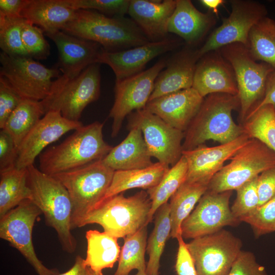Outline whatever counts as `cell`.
Returning a JSON list of instances; mask_svg holds the SVG:
<instances>
[{
	"instance_id": "cell-30",
	"label": "cell",
	"mask_w": 275,
	"mask_h": 275,
	"mask_svg": "<svg viewBox=\"0 0 275 275\" xmlns=\"http://www.w3.org/2000/svg\"><path fill=\"white\" fill-rule=\"evenodd\" d=\"M208 185L185 181L170 199V215L172 230L171 237L181 235L183 222L194 209L196 204L208 189Z\"/></svg>"
},
{
	"instance_id": "cell-47",
	"label": "cell",
	"mask_w": 275,
	"mask_h": 275,
	"mask_svg": "<svg viewBox=\"0 0 275 275\" xmlns=\"http://www.w3.org/2000/svg\"><path fill=\"white\" fill-rule=\"evenodd\" d=\"M266 105H272L275 108V70L270 73L267 78L264 97L251 111L246 117Z\"/></svg>"
},
{
	"instance_id": "cell-36",
	"label": "cell",
	"mask_w": 275,
	"mask_h": 275,
	"mask_svg": "<svg viewBox=\"0 0 275 275\" xmlns=\"http://www.w3.org/2000/svg\"><path fill=\"white\" fill-rule=\"evenodd\" d=\"M147 226L124 238L114 275H128L131 270L146 271L145 255L147 244Z\"/></svg>"
},
{
	"instance_id": "cell-48",
	"label": "cell",
	"mask_w": 275,
	"mask_h": 275,
	"mask_svg": "<svg viewBox=\"0 0 275 275\" xmlns=\"http://www.w3.org/2000/svg\"><path fill=\"white\" fill-rule=\"evenodd\" d=\"M30 0H0V15L9 17H22L21 13Z\"/></svg>"
},
{
	"instance_id": "cell-50",
	"label": "cell",
	"mask_w": 275,
	"mask_h": 275,
	"mask_svg": "<svg viewBox=\"0 0 275 275\" xmlns=\"http://www.w3.org/2000/svg\"><path fill=\"white\" fill-rule=\"evenodd\" d=\"M200 2L216 15H217L218 7L223 5L225 2L223 0H201Z\"/></svg>"
},
{
	"instance_id": "cell-17",
	"label": "cell",
	"mask_w": 275,
	"mask_h": 275,
	"mask_svg": "<svg viewBox=\"0 0 275 275\" xmlns=\"http://www.w3.org/2000/svg\"><path fill=\"white\" fill-rule=\"evenodd\" d=\"M251 138L243 133L228 143L214 147L200 145L190 150H183L182 155L187 164L186 182L208 185L214 176Z\"/></svg>"
},
{
	"instance_id": "cell-11",
	"label": "cell",
	"mask_w": 275,
	"mask_h": 275,
	"mask_svg": "<svg viewBox=\"0 0 275 275\" xmlns=\"http://www.w3.org/2000/svg\"><path fill=\"white\" fill-rule=\"evenodd\" d=\"M186 244L198 275H228L242 247L241 240L224 229Z\"/></svg>"
},
{
	"instance_id": "cell-24",
	"label": "cell",
	"mask_w": 275,
	"mask_h": 275,
	"mask_svg": "<svg viewBox=\"0 0 275 275\" xmlns=\"http://www.w3.org/2000/svg\"><path fill=\"white\" fill-rule=\"evenodd\" d=\"M200 58L197 50L184 49L177 53L165 70L157 76L150 100L192 88L194 73Z\"/></svg>"
},
{
	"instance_id": "cell-12",
	"label": "cell",
	"mask_w": 275,
	"mask_h": 275,
	"mask_svg": "<svg viewBox=\"0 0 275 275\" xmlns=\"http://www.w3.org/2000/svg\"><path fill=\"white\" fill-rule=\"evenodd\" d=\"M41 213L31 200L23 201L0 218V237L17 249L38 275H59L57 269H50L43 264L33 246V229Z\"/></svg>"
},
{
	"instance_id": "cell-45",
	"label": "cell",
	"mask_w": 275,
	"mask_h": 275,
	"mask_svg": "<svg viewBox=\"0 0 275 275\" xmlns=\"http://www.w3.org/2000/svg\"><path fill=\"white\" fill-rule=\"evenodd\" d=\"M178 248L175 262L177 275H198L193 258L182 236L177 238Z\"/></svg>"
},
{
	"instance_id": "cell-32",
	"label": "cell",
	"mask_w": 275,
	"mask_h": 275,
	"mask_svg": "<svg viewBox=\"0 0 275 275\" xmlns=\"http://www.w3.org/2000/svg\"><path fill=\"white\" fill-rule=\"evenodd\" d=\"M45 114L41 101L23 98L8 118L4 128L17 147Z\"/></svg>"
},
{
	"instance_id": "cell-8",
	"label": "cell",
	"mask_w": 275,
	"mask_h": 275,
	"mask_svg": "<svg viewBox=\"0 0 275 275\" xmlns=\"http://www.w3.org/2000/svg\"><path fill=\"white\" fill-rule=\"evenodd\" d=\"M218 50L233 69L240 101L239 118L242 122L264 97L267 78L274 69L267 63L256 61L242 43L228 44Z\"/></svg>"
},
{
	"instance_id": "cell-2",
	"label": "cell",
	"mask_w": 275,
	"mask_h": 275,
	"mask_svg": "<svg viewBox=\"0 0 275 275\" xmlns=\"http://www.w3.org/2000/svg\"><path fill=\"white\" fill-rule=\"evenodd\" d=\"M238 95L210 94L205 98L197 114L184 132L183 150L195 148L209 140L226 144L244 133L234 122L232 113L239 109Z\"/></svg>"
},
{
	"instance_id": "cell-35",
	"label": "cell",
	"mask_w": 275,
	"mask_h": 275,
	"mask_svg": "<svg viewBox=\"0 0 275 275\" xmlns=\"http://www.w3.org/2000/svg\"><path fill=\"white\" fill-rule=\"evenodd\" d=\"M187 164L182 155L180 159L166 173L155 186L147 190L151 201L149 222L151 223L157 210L168 200L186 181Z\"/></svg>"
},
{
	"instance_id": "cell-33",
	"label": "cell",
	"mask_w": 275,
	"mask_h": 275,
	"mask_svg": "<svg viewBox=\"0 0 275 275\" xmlns=\"http://www.w3.org/2000/svg\"><path fill=\"white\" fill-rule=\"evenodd\" d=\"M155 214L154 227L146 248L149 256L146 270L148 275H159L160 258L172 230L169 203L160 207Z\"/></svg>"
},
{
	"instance_id": "cell-1",
	"label": "cell",
	"mask_w": 275,
	"mask_h": 275,
	"mask_svg": "<svg viewBox=\"0 0 275 275\" xmlns=\"http://www.w3.org/2000/svg\"><path fill=\"white\" fill-rule=\"evenodd\" d=\"M69 35L100 44L107 51H118L150 41L132 20L109 17L92 10H77L75 18L62 29Z\"/></svg>"
},
{
	"instance_id": "cell-4",
	"label": "cell",
	"mask_w": 275,
	"mask_h": 275,
	"mask_svg": "<svg viewBox=\"0 0 275 275\" xmlns=\"http://www.w3.org/2000/svg\"><path fill=\"white\" fill-rule=\"evenodd\" d=\"M27 169L31 201L43 214L46 224L56 231L62 249L73 253L77 241L71 232L72 205L67 190L59 181L34 164Z\"/></svg>"
},
{
	"instance_id": "cell-10",
	"label": "cell",
	"mask_w": 275,
	"mask_h": 275,
	"mask_svg": "<svg viewBox=\"0 0 275 275\" xmlns=\"http://www.w3.org/2000/svg\"><path fill=\"white\" fill-rule=\"evenodd\" d=\"M0 76L22 98L42 101L49 95L54 78L61 75L58 68H49L30 57L2 52Z\"/></svg>"
},
{
	"instance_id": "cell-18",
	"label": "cell",
	"mask_w": 275,
	"mask_h": 275,
	"mask_svg": "<svg viewBox=\"0 0 275 275\" xmlns=\"http://www.w3.org/2000/svg\"><path fill=\"white\" fill-rule=\"evenodd\" d=\"M82 125L80 121L66 119L59 112H47L19 146L16 168H27L33 165L36 157L45 147L67 132Z\"/></svg>"
},
{
	"instance_id": "cell-43",
	"label": "cell",
	"mask_w": 275,
	"mask_h": 275,
	"mask_svg": "<svg viewBox=\"0 0 275 275\" xmlns=\"http://www.w3.org/2000/svg\"><path fill=\"white\" fill-rule=\"evenodd\" d=\"M228 275H267V272L253 253L241 250Z\"/></svg>"
},
{
	"instance_id": "cell-52",
	"label": "cell",
	"mask_w": 275,
	"mask_h": 275,
	"mask_svg": "<svg viewBox=\"0 0 275 275\" xmlns=\"http://www.w3.org/2000/svg\"><path fill=\"white\" fill-rule=\"evenodd\" d=\"M134 275H148L146 271H138V272Z\"/></svg>"
},
{
	"instance_id": "cell-29",
	"label": "cell",
	"mask_w": 275,
	"mask_h": 275,
	"mask_svg": "<svg viewBox=\"0 0 275 275\" xmlns=\"http://www.w3.org/2000/svg\"><path fill=\"white\" fill-rule=\"evenodd\" d=\"M170 168L158 161L143 169L116 171L103 201L130 189H150L158 184Z\"/></svg>"
},
{
	"instance_id": "cell-6",
	"label": "cell",
	"mask_w": 275,
	"mask_h": 275,
	"mask_svg": "<svg viewBox=\"0 0 275 275\" xmlns=\"http://www.w3.org/2000/svg\"><path fill=\"white\" fill-rule=\"evenodd\" d=\"M151 207V201L147 191L142 190L128 197L121 193L104 200L91 211L80 228L96 224L104 232L118 238H124L147 226Z\"/></svg>"
},
{
	"instance_id": "cell-22",
	"label": "cell",
	"mask_w": 275,
	"mask_h": 275,
	"mask_svg": "<svg viewBox=\"0 0 275 275\" xmlns=\"http://www.w3.org/2000/svg\"><path fill=\"white\" fill-rule=\"evenodd\" d=\"M204 98L190 88L150 100L145 108L184 132L197 114Z\"/></svg>"
},
{
	"instance_id": "cell-26",
	"label": "cell",
	"mask_w": 275,
	"mask_h": 275,
	"mask_svg": "<svg viewBox=\"0 0 275 275\" xmlns=\"http://www.w3.org/2000/svg\"><path fill=\"white\" fill-rule=\"evenodd\" d=\"M129 129L125 139L113 147L102 159L115 171L143 169L153 163L140 128L133 127Z\"/></svg>"
},
{
	"instance_id": "cell-20",
	"label": "cell",
	"mask_w": 275,
	"mask_h": 275,
	"mask_svg": "<svg viewBox=\"0 0 275 275\" xmlns=\"http://www.w3.org/2000/svg\"><path fill=\"white\" fill-rule=\"evenodd\" d=\"M192 88L203 98L215 93L238 94L233 69L218 50L207 52L198 61Z\"/></svg>"
},
{
	"instance_id": "cell-40",
	"label": "cell",
	"mask_w": 275,
	"mask_h": 275,
	"mask_svg": "<svg viewBox=\"0 0 275 275\" xmlns=\"http://www.w3.org/2000/svg\"><path fill=\"white\" fill-rule=\"evenodd\" d=\"M75 10L96 11L109 17L124 16L128 13L130 0H67Z\"/></svg>"
},
{
	"instance_id": "cell-19",
	"label": "cell",
	"mask_w": 275,
	"mask_h": 275,
	"mask_svg": "<svg viewBox=\"0 0 275 275\" xmlns=\"http://www.w3.org/2000/svg\"><path fill=\"white\" fill-rule=\"evenodd\" d=\"M178 44L176 41L166 38L121 51L111 52L104 49L99 56L98 63L109 66L115 74L117 82L142 72L148 62L174 49Z\"/></svg>"
},
{
	"instance_id": "cell-41",
	"label": "cell",
	"mask_w": 275,
	"mask_h": 275,
	"mask_svg": "<svg viewBox=\"0 0 275 275\" xmlns=\"http://www.w3.org/2000/svg\"><path fill=\"white\" fill-rule=\"evenodd\" d=\"M242 222L251 226L256 237L275 232V196Z\"/></svg>"
},
{
	"instance_id": "cell-16",
	"label": "cell",
	"mask_w": 275,
	"mask_h": 275,
	"mask_svg": "<svg viewBox=\"0 0 275 275\" xmlns=\"http://www.w3.org/2000/svg\"><path fill=\"white\" fill-rule=\"evenodd\" d=\"M232 191L216 193L207 190L183 222V238L193 239L215 233L225 226L238 225L240 222L233 216L229 206Z\"/></svg>"
},
{
	"instance_id": "cell-15",
	"label": "cell",
	"mask_w": 275,
	"mask_h": 275,
	"mask_svg": "<svg viewBox=\"0 0 275 275\" xmlns=\"http://www.w3.org/2000/svg\"><path fill=\"white\" fill-rule=\"evenodd\" d=\"M166 65V61L160 60L147 70L116 82L115 101L109 114L113 119L112 138L118 135L126 116L145 108L155 80Z\"/></svg>"
},
{
	"instance_id": "cell-7",
	"label": "cell",
	"mask_w": 275,
	"mask_h": 275,
	"mask_svg": "<svg viewBox=\"0 0 275 275\" xmlns=\"http://www.w3.org/2000/svg\"><path fill=\"white\" fill-rule=\"evenodd\" d=\"M100 94L99 64H94L74 78L63 75L54 79L49 95L42 103L45 114L60 112L66 119L80 121L86 107L96 101Z\"/></svg>"
},
{
	"instance_id": "cell-28",
	"label": "cell",
	"mask_w": 275,
	"mask_h": 275,
	"mask_svg": "<svg viewBox=\"0 0 275 275\" xmlns=\"http://www.w3.org/2000/svg\"><path fill=\"white\" fill-rule=\"evenodd\" d=\"M87 249L85 263L96 275L111 268L118 261L121 249L118 238L104 231L90 230L86 233Z\"/></svg>"
},
{
	"instance_id": "cell-9",
	"label": "cell",
	"mask_w": 275,
	"mask_h": 275,
	"mask_svg": "<svg viewBox=\"0 0 275 275\" xmlns=\"http://www.w3.org/2000/svg\"><path fill=\"white\" fill-rule=\"evenodd\" d=\"M210 181L208 190L222 193L236 190L275 166V152L260 141L251 138Z\"/></svg>"
},
{
	"instance_id": "cell-51",
	"label": "cell",
	"mask_w": 275,
	"mask_h": 275,
	"mask_svg": "<svg viewBox=\"0 0 275 275\" xmlns=\"http://www.w3.org/2000/svg\"><path fill=\"white\" fill-rule=\"evenodd\" d=\"M87 275H96V274L89 267H88Z\"/></svg>"
},
{
	"instance_id": "cell-37",
	"label": "cell",
	"mask_w": 275,
	"mask_h": 275,
	"mask_svg": "<svg viewBox=\"0 0 275 275\" xmlns=\"http://www.w3.org/2000/svg\"><path fill=\"white\" fill-rule=\"evenodd\" d=\"M22 17H9L0 15V47L2 52L12 56L29 57L21 39Z\"/></svg>"
},
{
	"instance_id": "cell-46",
	"label": "cell",
	"mask_w": 275,
	"mask_h": 275,
	"mask_svg": "<svg viewBox=\"0 0 275 275\" xmlns=\"http://www.w3.org/2000/svg\"><path fill=\"white\" fill-rule=\"evenodd\" d=\"M257 187L259 207L275 196V166L259 175Z\"/></svg>"
},
{
	"instance_id": "cell-39",
	"label": "cell",
	"mask_w": 275,
	"mask_h": 275,
	"mask_svg": "<svg viewBox=\"0 0 275 275\" xmlns=\"http://www.w3.org/2000/svg\"><path fill=\"white\" fill-rule=\"evenodd\" d=\"M44 31L25 19L21 29V39L28 56L36 60H45L50 54L49 45Z\"/></svg>"
},
{
	"instance_id": "cell-42",
	"label": "cell",
	"mask_w": 275,
	"mask_h": 275,
	"mask_svg": "<svg viewBox=\"0 0 275 275\" xmlns=\"http://www.w3.org/2000/svg\"><path fill=\"white\" fill-rule=\"evenodd\" d=\"M23 98L8 81L0 76V128L3 129L12 113Z\"/></svg>"
},
{
	"instance_id": "cell-14",
	"label": "cell",
	"mask_w": 275,
	"mask_h": 275,
	"mask_svg": "<svg viewBox=\"0 0 275 275\" xmlns=\"http://www.w3.org/2000/svg\"><path fill=\"white\" fill-rule=\"evenodd\" d=\"M231 12L222 19V24L214 30L197 52L200 59L208 52L218 50L232 43L247 45L249 33L252 27L267 16L266 7L252 0L230 1Z\"/></svg>"
},
{
	"instance_id": "cell-5",
	"label": "cell",
	"mask_w": 275,
	"mask_h": 275,
	"mask_svg": "<svg viewBox=\"0 0 275 275\" xmlns=\"http://www.w3.org/2000/svg\"><path fill=\"white\" fill-rule=\"evenodd\" d=\"M115 171L100 160L51 175L66 188L72 205L71 228H80L87 215L103 200Z\"/></svg>"
},
{
	"instance_id": "cell-13",
	"label": "cell",
	"mask_w": 275,
	"mask_h": 275,
	"mask_svg": "<svg viewBox=\"0 0 275 275\" xmlns=\"http://www.w3.org/2000/svg\"><path fill=\"white\" fill-rule=\"evenodd\" d=\"M129 128L141 130L151 157L169 167L173 166L182 156L184 132L167 123L145 108L128 115Z\"/></svg>"
},
{
	"instance_id": "cell-3",
	"label": "cell",
	"mask_w": 275,
	"mask_h": 275,
	"mask_svg": "<svg viewBox=\"0 0 275 275\" xmlns=\"http://www.w3.org/2000/svg\"><path fill=\"white\" fill-rule=\"evenodd\" d=\"M103 126L95 121L75 130L62 143L39 155V170L52 175L102 160L113 148L103 139Z\"/></svg>"
},
{
	"instance_id": "cell-44",
	"label": "cell",
	"mask_w": 275,
	"mask_h": 275,
	"mask_svg": "<svg viewBox=\"0 0 275 275\" xmlns=\"http://www.w3.org/2000/svg\"><path fill=\"white\" fill-rule=\"evenodd\" d=\"M18 147L10 135L4 129L0 131V173L16 167Z\"/></svg>"
},
{
	"instance_id": "cell-27",
	"label": "cell",
	"mask_w": 275,
	"mask_h": 275,
	"mask_svg": "<svg viewBox=\"0 0 275 275\" xmlns=\"http://www.w3.org/2000/svg\"><path fill=\"white\" fill-rule=\"evenodd\" d=\"M76 10L67 0H30L21 16L47 34L61 31L75 18Z\"/></svg>"
},
{
	"instance_id": "cell-34",
	"label": "cell",
	"mask_w": 275,
	"mask_h": 275,
	"mask_svg": "<svg viewBox=\"0 0 275 275\" xmlns=\"http://www.w3.org/2000/svg\"><path fill=\"white\" fill-rule=\"evenodd\" d=\"M253 58L275 70V20L265 17L251 29L246 45Z\"/></svg>"
},
{
	"instance_id": "cell-25",
	"label": "cell",
	"mask_w": 275,
	"mask_h": 275,
	"mask_svg": "<svg viewBox=\"0 0 275 275\" xmlns=\"http://www.w3.org/2000/svg\"><path fill=\"white\" fill-rule=\"evenodd\" d=\"M213 13L199 11L189 0H176L168 25V32L182 38L189 45L200 41L216 23Z\"/></svg>"
},
{
	"instance_id": "cell-31",
	"label": "cell",
	"mask_w": 275,
	"mask_h": 275,
	"mask_svg": "<svg viewBox=\"0 0 275 275\" xmlns=\"http://www.w3.org/2000/svg\"><path fill=\"white\" fill-rule=\"evenodd\" d=\"M28 169L15 168L0 173V218L26 200L32 199Z\"/></svg>"
},
{
	"instance_id": "cell-21",
	"label": "cell",
	"mask_w": 275,
	"mask_h": 275,
	"mask_svg": "<svg viewBox=\"0 0 275 275\" xmlns=\"http://www.w3.org/2000/svg\"><path fill=\"white\" fill-rule=\"evenodd\" d=\"M57 46L59 52L58 68L62 75L74 78L86 68L98 64L104 50L99 44L69 35L62 31L45 34Z\"/></svg>"
},
{
	"instance_id": "cell-23",
	"label": "cell",
	"mask_w": 275,
	"mask_h": 275,
	"mask_svg": "<svg viewBox=\"0 0 275 275\" xmlns=\"http://www.w3.org/2000/svg\"><path fill=\"white\" fill-rule=\"evenodd\" d=\"M176 0H130L128 13L150 41L166 39Z\"/></svg>"
},
{
	"instance_id": "cell-38",
	"label": "cell",
	"mask_w": 275,
	"mask_h": 275,
	"mask_svg": "<svg viewBox=\"0 0 275 275\" xmlns=\"http://www.w3.org/2000/svg\"><path fill=\"white\" fill-rule=\"evenodd\" d=\"M258 176L236 190V198L231 207V210L235 218L240 222L253 214L259 206Z\"/></svg>"
},
{
	"instance_id": "cell-49",
	"label": "cell",
	"mask_w": 275,
	"mask_h": 275,
	"mask_svg": "<svg viewBox=\"0 0 275 275\" xmlns=\"http://www.w3.org/2000/svg\"><path fill=\"white\" fill-rule=\"evenodd\" d=\"M87 268L85 263V259L77 255L73 265L67 271L59 275H87Z\"/></svg>"
}]
</instances>
